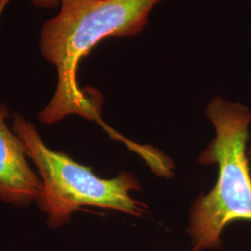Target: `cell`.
I'll return each mask as SVG.
<instances>
[{"mask_svg": "<svg viewBox=\"0 0 251 251\" xmlns=\"http://www.w3.org/2000/svg\"><path fill=\"white\" fill-rule=\"evenodd\" d=\"M12 130L25 145L28 157L34 162L42 181L36 201L47 215V225L58 228L69 223L82 206H98L142 216L146 206L129 196L140 190L133 175L121 172L114 179L100 178L63 152L50 149L41 139L35 125L19 113L13 115Z\"/></svg>", "mask_w": 251, "mask_h": 251, "instance_id": "obj_3", "label": "cell"}, {"mask_svg": "<svg viewBox=\"0 0 251 251\" xmlns=\"http://www.w3.org/2000/svg\"><path fill=\"white\" fill-rule=\"evenodd\" d=\"M249 156H250V157H251V148H250V150H249Z\"/></svg>", "mask_w": 251, "mask_h": 251, "instance_id": "obj_8", "label": "cell"}, {"mask_svg": "<svg viewBox=\"0 0 251 251\" xmlns=\"http://www.w3.org/2000/svg\"><path fill=\"white\" fill-rule=\"evenodd\" d=\"M164 0H61L57 16L43 25L39 47L57 69L53 98L39 112V120L55 124L69 115L96 121L113 138L120 136L101 119L103 98L98 90H82L77 69L82 59L109 37H131L148 23L152 8Z\"/></svg>", "mask_w": 251, "mask_h": 251, "instance_id": "obj_1", "label": "cell"}, {"mask_svg": "<svg viewBox=\"0 0 251 251\" xmlns=\"http://www.w3.org/2000/svg\"><path fill=\"white\" fill-rule=\"evenodd\" d=\"M9 117V108L0 103V200L26 206L37 200L42 181L29 166L25 145L7 124Z\"/></svg>", "mask_w": 251, "mask_h": 251, "instance_id": "obj_4", "label": "cell"}, {"mask_svg": "<svg viewBox=\"0 0 251 251\" xmlns=\"http://www.w3.org/2000/svg\"><path fill=\"white\" fill-rule=\"evenodd\" d=\"M12 0H0V17L2 16L3 11L7 8V6Z\"/></svg>", "mask_w": 251, "mask_h": 251, "instance_id": "obj_6", "label": "cell"}, {"mask_svg": "<svg viewBox=\"0 0 251 251\" xmlns=\"http://www.w3.org/2000/svg\"><path fill=\"white\" fill-rule=\"evenodd\" d=\"M36 8L56 9L61 6V0H30Z\"/></svg>", "mask_w": 251, "mask_h": 251, "instance_id": "obj_5", "label": "cell"}, {"mask_svg": "<svg viewBox=\"0 0 251 251\" xmlns=\"http://www.w3.org/2000/svg\"><path fill=\"white\" fill-rule=\"evenodd\" d=\"M215 138L199 157L204 165L218 164L214 188L195 202L189 233L200 251L221 246L225 227L234 221L251 222V176L247 156L251 123L250 109L215 97L206 107Z\"/></svg>", "mask_w": 251, "mask_h": 251, "instance_id": "obj_2", "label": "cell"}, {"mask_svg": "<svg viewBox=\"0 0 251 251\" xmlns=\"http://www.w3.org/2000/svg\"><path fill=\"white\" fill-rule=\"evenodd\" d=\"M201 251L199 249H198V248H196V247H193L190 251Z\"/></svg>", "mask_w": 251, "mask_h": 251, "instance_id": "obj_7", "label": "cell"}]
</instances>
